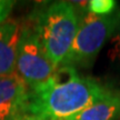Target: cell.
Segmentation results:
<instances>
[{
    "label": "cell",
    "instance_id": "obj_1",
    "mask_svg": "<svg viewBox=\"0 0 120 120\" xmlns=\"http://www.w3.org/2000/svg\"><path fill=\"white\" fill-rule=\"evenodd\" d=\"M110 92L76 69L58 67L48 81L29 89L28 115L39 120H66Z\"/></svg>",
    "mask_w": 120,
    "mask_h": 120
},
{
    "label": "cell",
    "instance_id": "obj_2",
    "mask_svg": "<svg viewBox=\"0 0 120 120\" xmlns=\"http://www.w3.org/2000/svg\"><path fill=\"white\" fill-rule=\"evenodd\" d=\"M80 19L72 2L52 1L43 4L34 18V28L48 58L57 68L72 46Z\"/></svg>",
    "mask_w": 120,
    "mask_h": 120
},
{
    "label": "cell",
    "instance_id": "obj_3",
    "mask_svg": "<svg viewBox=\"0 0 120 120\" xmlns=\"http://www.w3.org/2000/svg\"><path fill=\"white\" fill-rule=\"evenodd\" d=\"M118 20L119 11L106 17L87 12L80 19L72 46L59 67H70L76 70L90 68L105 43L113 34Z\"/></svg>",
    "mask_w": 120,
    "mask_h": 120
},
{
    "label": "cell",
    "instance_id": "obj_4",
    "mask_svg": "<svg viewBox=\"0 0 120 120\" xmlns=\"http://www.w3.org/2000/svg\"><path fill=\"white\" fill-rule=\"evenodd\" d=\"M57 67L48 58L40 43L34 26L21 27L18 43L16 73L29 89H34L48 81L53 76Z\"/></svg>",
    "mask_w": 120,
    "mask_h": 120
},
{
    "label": "cell",
    "instance_id": "obj_5",
    "mask_svg": "<svg viewBox=\"0 0 120 120\" xmlns=\"http://www.w3.org/2000/svg\"><path fill=\"white\" fill-rule=\"evenodd\" d=\"M29 88L17 73L0 76V120H28Z\"/></svg>",
    "mask_w": 120,
    "mask_h": 120
},
{
    "label": "cell",
    "instance_id": "obj_6",
    "mask_svg": "<svg viewBox=\"0 0 120 120\" xmlns=\"http://www.w3.org/2000/svg\"><path fill=\"white\" fill-rule=\"evenodd\" d=\"M21 28L15 20L0 23V76L16 73L17 49Z\"/></svg>",
    "mask_w": 120,
    "mask_h": 120
},
{
    "label": "cell",
    "instance_id": "obj_7",
    "mask_svg": "<svg viewBox=\"0 0 120 120\" xmlns=\"http://www.w3.org/2000/svg\"><path fill=\"white\" fill-rule=\"evenodd\" d=\"M120 117V94L110 92L66 120H116Z\"/></svg>",
    "mask_w": 120,
    "mask_h": 120
},
{
    "label": "cell",
    "instance_id": "obj_8",
    "mask_svg": "<svg viewBox=\"0 0 120 120\" xmlns=\"http://www.w3.org/2000/svg\"><path fill=\"white\" fill-rule=\"evenodd\" d=\"M108 58L112 66L120 69V11L119 20L115 29V32L109 39V49H108Z\"/></svg>",
    "mask_w": 120,
    "mask_h": 120
},
{
    "label": "cell",
    "instance_id": "obj_9",
    "mask_svg": "<svg viewBox=\"0 0 120 120\" xmlns=\"http://www.w3.org/2000/svg\"><path fill=\"white\" fill-rule=\"evenodd\" d=\"M117 2L113 0H90L88 1V10L90 13L99 17L110 16L115 12Z\"/></svg>",
    "mask_w": 120,
    "mask_h": 120
},
{
    "label": "cell",
    "instance_id": "obj_10",
    "mask_svg": "<svg viewBox=\"0 0 120 120\" xmlns=\"http://www.w3.org/2000/svg\"><path fill=\"white\" fill-rule=\"evenodd\" d=\"M15 1L11 0H0V23L7 21L9 15L13 8Z\"/></svg>",
    "mask_w": 120,
    "mask_h": 120
},
{
    "label": "cell",
    "instance_id": "obj_11",
    "mask_svg": "<svg viewBox=\"0 0 120 120\" xmlns=\"http://www.w3.org/2000/svg\"><path fill=\"white\" fill-rule=\"evenodd\" d=\"M28 120H39V119H36V118H32V117H29V119Z\"/></svg>",
    "mask_w": 120,
    "mask_h": 120
}]
</instances>
